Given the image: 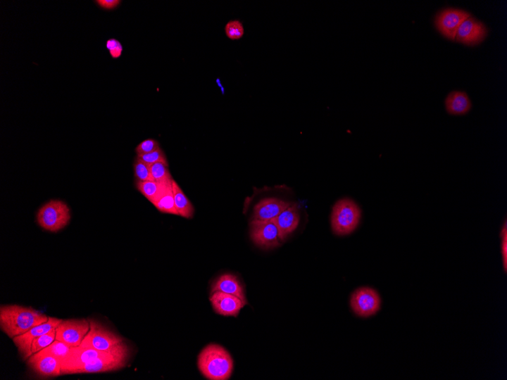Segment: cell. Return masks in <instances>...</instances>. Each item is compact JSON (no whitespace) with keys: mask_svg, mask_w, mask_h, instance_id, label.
Returning <instances> with one entry per match:
<instances>
[{"mask_svg":"<svg viewBox=\"0 0 507 380\" xmlns=\"http://www.w3.org/2000/svg\"><path fill=\"white\" fill-rule=\"evenodd\" d=\"M274 220L279 229L280 241L284 242L299 227L300 213L297 204L292 203Z\"/></svg>","mask_w":507,"mask_h":380,"instance_id":"cell-17","label":"cell"},{"mask_svg":"<svg viewBox=\"0 0 507 380\" xmlns=\"http://www.w3.org/2000/svg\"><path fill=\"white\" fill-rule=\"evenodd\" d=\"M210 301L215 313L225 317H237L241 310L247 305L238 297L222 291L211 293Z\"/></svg>","mask_w":507,"mask_h":380,"instance_id":"cell-15","label":"cell"},{"mask_svg":"<svg viewBox=\"0 0 507 380\" xmlns=\"http://www.w3.org/2000/svg\"><path fill=\"white\" fill-rule=\"evenodd\" d=\"M250 237L256 246L263 249L275 248L281 243L275 220L251 221Z\"/></svg>","mask_w":507,"mask_h":380,"instance_id":"cell-9","label":"cell"},{"mask_svg":"<svg viewBox=\"0 0 507 380\" xmlns=\"http://www.w3.org/2000/svg\"><path fill=\"white\" fill-rule=\"evenodd\" d=\"M137 156L143 161L147 163L149 165L157 163H162L165 165H169L167 157H165V153L161 148L151 153Z\"/></svg>","mask_w":507,"mask_h":380,"instance_id":"cell-28","label":"cell"},{"mask_svg":"<svg viewBox=\"0 0 507 380\" xmlns=\"http://www.w3.org/2000/svg\"><path fill=\"white\" fill-rule=\"evenodd\" d=\"M135 186L151 203L158 196L161 189V183L155 181H138L136 180Z\"/></svg>","mask_w":507,"mask_h":380,"instance_id":"cell-22","label":"cell"},{"mask_svg":"<svg viewBox=\"0 0 507 380\" xmlns=\"http://www.w3.org/2000/svg\"><path fill=\"white\" fill-rule=\"evenodd\" d=\"M49 317L32 308L11 305L0 307V328L13 339L33 327L46 323Z\"/></svg>","mask_w":507,"mask_h":380,"instance_id":"cell-1","label":"cell"},{"mask_svg":"<svg viewBox=\"0 0 507 380\" xmlns=\"http://www.w3.org/2000/svg\"><path fill=\"white\" fill-rule=\"evenodd\" d=\"M106 49L109 51L113 58H118L123 54V45L118 40H116V39L111 38L107 41Z\"/></svg>","mask_w":507,"mask_h":380,"instance_id":"cell-30","label":"cell"},{"mask_svg":"<svg viewBox=\"0 0 507 380\" xmlns=\"http://www.w3.org/2000/svg\"><path fill=\"white\" fill-rule=\"evenodd\" d=\"M130 350L125 342L111 350L75 370L74 374L115 372L127 365Z\"/></svg>","mask_w":507,"mask_h":380,"instance_id":"cell-4","label":"cell"},{"mask_svg":"<svg viewBox=\"0 0 507 380\" xmlns=\"http://www.w3.org/2000/svg\"><path fill=\"white\" fill-rule=\"evenodd\" d=\"M63 319L56 317H49L46 323L36 326L28 330L25 334L15 337L13 343L16 346L19 355L23 360H27L32 356V346L34 341L39 336H43L51 330L56 329Z\"/></svg>","mask_w":507,"mask_h":380,"instance_id":"cell-10","label":"cell"},{"mask_svg":"<svg viewBox=\"0 0 507 380\" xmlns=\"http://www.w3.org/2000/svg\"><path fill=\"white\" fill-rule=\"evenodd\" d=\"M134 177L138 181H154L151 172V165L139 158L137 156L134 162Z\"/></svg>","mask_w":507,"mask_h":380,"instance_id":"cell-23","label":"cell"},{"mask_svg":"<svg viewBox=\"0 0 507 380\" xmlns=\"http://www.w3.org/2000/svg\"><path fill=\"white\" fill-rule=\"evenodd\" d=\"M487 34V27L472 16L465 19L456 32L455 41L468 46L482 43Z\"/></svg>","mask_w":507,"mask_h":380,"instance_id":"cell-14","label":"cell"},{"mask_svg":"<svg viewBox=\"0 0 507 380\" xmlns=\"http://www.w3.org/2000/svg\"><path fill=\"white\" fill-rule=\"evenodd\" d=\"M173 191L175 206L178 212V216L187 219L192 218L194 213L192 203L174 179L173 180Z\"/></svg>","mask_w":507,"mask_h":380,"instance_id":"cell-21","label":"cell"},{"mask_svg":"<svg viewBox=\"0 0 507 380\" xmlns=\"http://www.w3.org/2000/svg\"><path fill=\"white\" fill-rule=\"evenodd\" d=\"M227 37L232 41L239 40L245 34L242 23L239 20L230 21L225 26Z\"/></svg>","mask_w":507,"mask_h":380,"instance_id":"cell-27","label":"cell"},{"mask_svg":"<svg viewBox=\"0 0 507 380\" xmlns=\"http://www.w3.org/2000/svg\"><path fill=\"white\" fill-rule=\"evenodd\" d=\"M70 220V209L61 200L48 201L37 213L38 225L43 229L53 233L63 229Z\"/></svg>","mask_w":507,"mask_h":380,"instance_id":"cell-5","label":"cell"},{"mask_svg":"<svg viewBox=\"0 0 507 380\" xmlns=\"http://www.w3.org/2000/svg\"><path fill=\"white\" fill-rule=\"evenodd\" d=\"M445 107L448 113L464 115L470 111L472 103L466 93L456 91L447 95Z\"/></svg>","mask_w":507,"mask_h":380,"instance_id":"cell-20","label":"cell"},{"mask_svg":"<svg viewBox=\"0 0 507 380\" xmlns=\"http://www.w3.org/2000/svg\"><path fill=\"white\" fill-rule=\"evenodd\" d=\"M89 330V319H63L56 329V340L61 341L71 347L80 346Z\"/></svg>","mask_w":507,"mask_h":380,"instance_id":"cell-8","label":"cell"},{"mask_svg":"<svg viewBox=\"0 0 507 380\" xmlns=\"http://www.w3.org/2000/svg\"><path fill=\"white\" fill-rule=\"evenodd\" d=\"M214 291H222L224 293L235 296L242 301L248 304L245 291L237 277L230 274H225L220 276L213 282L211 293Z\"/></svg>","mask_w":507,"mask_h":380,"instance_id":"cell-18","label":"cell"},{"mask_svg":"<svg viewBox=\"0 0 507 380\" xmlns=\"http://www.w3.org/2000/svg\"><path fill=\"white\" fill-rule=\"evenodd\" d=\"M27 365L39 376L47 378L61 376L62 362L44 350L27 360Z\"/></svg>","mask_w":507,"mask_h":380,"instance_id":"cell-13","label":"cell"},{"mask_svg":"<svg viewBox=\"0 0 507 380\" xmlns=\"http://www.w3.org/2000/svg\"><path fill=\"white\" fill-rule=\"evenodd\" d=\"M90 330L82 341L80 346L90 348L102 352H111L125 342L119 335L93 319H89Z\"/></svg>","mask_w":507,"mask_h":380,"instance_id":"cell-6","label":"cell"},{"mask_svg":"<svg viewBox=\"0 0 507 380\" xmlns=\"http://www.w3.org/2000/svg\"><path fill=\"white\" fill-rule=\"evenodd\" d=\"M501 253L503 257V265L505 272L507 270V225L506 222L504 223V226L502 228L501 232Z\"/></svg>","mask_w":507,"mask_h":380,"instance_id":"cell-31","label":"cell"},{"mask_svg":"<svg viewBox=\"0 0 507 380\" xmlns=\"http://www.w3.org/2000/svg\"><path fill=\"white\" fill-rule=\"evenodd\" d=\"M470 16L463 9L448 8L437 14L434 23L439 32L449 40L455 41L458 29Z\"/></svg>","mask_w":507,"mask_h":380,"instance_id":"cell-11","label":"cell"},{"mask_svg":"<svg viewBox=\"0 0 507 380\" xmlns=\"http://www.w3.org/2000/svg\"><path fill=\"white\" fill-rule=\"evenodd\" d=\"M350 306L355 315L367 318L377 313L382 307V298L374 289L362 287L356 289L351 296Z\"/></svg>","mask_w":507,"mask_h":380,"instance_id":"cell-7","label":"cell"},{"mask_svg":"<svg viewBox=\"0 0 507 380\" xmlns=\"http://www.w3.org/2000/svg\"><path fill=\"white\" fill-rule=\"evenodd\" d=\"M151 172L155 182L159 183L172 181V175L169 170V165L157 163L151 165Z\"/></svg>","mask_w":507,"mask_h":380,"instance_id":"cell-24","label":"cell"},{"mask_svg":"<svg viewBox=\"0 0 507 380\" xmlns=\"http://www.w3.org/2000/svg\"><path fill=\"white\" fill-rule=\"evenodd\" d=\"M71 348V346L61 342V341L55 340L51 345L43 350L45 353L60 359L61 362H63V360L66 357L68 353H69Z\"/></svg>","mask_w":507,"mask_h":380,"instance_id":"cell-25","label":"cell"},{"mask_svg":"<svg viewBox=\"0 0 507 380\" xmlns=\"http://www.w3.org/2000/svg\"><path fill=\"white\" fill-rule=\"evenodd\" d=\"M95 3L105 11H112L118 7L121 1L120 0H96Z\"/></svg>","mask_w":507,"mask_h":380,"instance_id":"cell-32","label":"cell"},{"mask_svg":"<svg viewBox=\"0 0 507 380\" xmlns=\"http://www.w3.org/2000/svg\"><path fill=\"white\" fill-rule=\"evenodd\" d=\"M292 203L278 198H269L260 201L253 210L251 221L274 220Z\"/></svg>","mask_w":507,"mask_h":380,"instance_id":"cell-16","label":"cell"},{"mask_svg":"<svg viewBox=\"0 0 507 380\" xmlns=\"http://www.w3.org/2000/svg\"><path fill=\"white\" fill-rule=\"evenodd\" d=\"M160 148L158 141L149 139L141 142L135 148L137 155L147 154Z\"/></svg>","mask_w":507,"mask_h":380,"instance_id":"cell-29","label":"cell"},{"mask_svg":"<svg viewBox=\"0 0 507 380\" xmlns=\"http://www.w3.org/2000/svg\"><path fill=\"white\" fill-rule=\"evenodd\" d=\"M198 367L202 375L210 380H227L233 372L234 363L225 348L210 344L204 348L198 357Z\"/></svg>","mask_w":507,"mask_h":380,"instance_id":"cell-2","label":"cell"},{"mask_svg":"<svg viewBox=\"0 0 507 380\" xmlns=\"http://www.w3.org/2000/svg\"><path fill=\"white\" fill-rule=\"evenodd\" d=\"M173 180L161 183V189L158 196L151 202L153 205L163 213L172 214L178 216V212L175 206Z\"/></svg>","mask_w":507,"mask_h":380,"instance_id":"cell-19","label":"cell"},{"mask_svg":"<svg viewBox=\"0 0 507 380\" xmlns=\"http://www.w3.org/2000/svg\"><path fill=\"white\" fill-rule=\"evenodd\" d=\"M362 211L352 199L343 198L338 201L331 213V228L339 236H348L358 227Z\"/></svg>","mask_w":507,"mask_h":380,"instance_id":"cell-3","label":"cell"},{"mask_svg":"<svg viewBox=\"0 0 507 380\" xmlns=\"http://www.w3.org/2000/svg\"><path fill=\"white\" fill-rule=\"evenodd\" d=\"M56 340V329L43 336L37 338L32 346V355L40 352L49 346L51 345Z\"/></svg>","mask_w":507,"mask_h":380,"instance_id":"cell-26","label":"cell"},{"mask_svg":"<svg viewBox=\"0 0 507 380\" xmlns=\"http://www.w3.org/2000/svg\"><path fill=\"white\" fill-rule=\"evenodd\" d=\"M108 352L84 348L82 346L72 347L69 353L62 362V374H74L76 369L92 362Z\"/></svg>","mask_w":507,"mask_h":380,"instance_id":"cell-12","label":"cell"}]
</instances>
